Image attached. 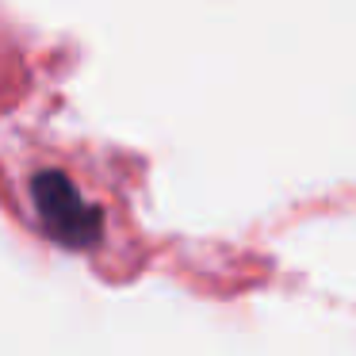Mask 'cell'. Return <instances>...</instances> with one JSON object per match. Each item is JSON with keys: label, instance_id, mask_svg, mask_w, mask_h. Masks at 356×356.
Listing matches in <instances>:
<instances>
[{"label": "cell", "instance_id": "6da1fadb", "mask_svg": "<svg viewBox=\"0 0 356 356\" xmlns=\"http://www.w3.org/2000/svg\"><path fill=\"white\" fill-rule=\"evenodd\" d=\"M19 203L24 222L39 230L47 241L73 253H92L108 238V207L96 195H88V184L77 177L70 161L58 154H35L19 169Z\"/></svg>", "mask_w": 356, "mask_h": 356}, {"label": "cell", "instance_id": "7a4b0ae2", "mask_svg": "<svg viewBox=\"0 0 356 356\" xmlns=\"http://www.w3.org/2000/svg\"><path fill=\"white\" fill-rule=\"evenodd\" d=\"M39 50H35L31 35L0 8V123L16 115L39 88Z\"/></svg>", "mask_w": 356, "mask_h": 356}]
</instances>
